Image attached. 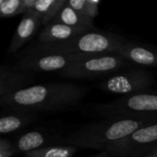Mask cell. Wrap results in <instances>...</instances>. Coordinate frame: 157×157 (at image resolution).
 Masks as SVG:
<instances>
[{
    "mask_svg": "<svg viewBox=\"0 0 157 157\" xmlns=\"http://www.w3.org/2000/svg\"><path fill=\"white\" fill-rule=\"evenodd\" d=\"M87 90L86 86L72 83L36 85L1 98L0 106L6 110L60 111L76 106Z\"/></svg>",
    "mask_w": 157,
    "mask_h": 157,
    "instance_id": "1",
    "label": "cell"
},
{
    "mask_svg": "<svg viewBox=\"0 0 157 157\" xmlns=\"http://www.w3.org/2000/svg\"><path fill=\"white\" fill-rule=\"evenodd\" d=\"M157 122V115H130L107 117L89 123L59 140L61 145L106 151L111 144L133 133L138 129Z\"/></svg>",
    "mask_w": 157,
    "mask_h": 157,
    "instance_id": "2",
    "label": "cell"
},
{
    "mask_svg": "<svg viewBox=\"0 0 157 157\" xmlns=\"http://www.w3.org/2000/svg\"><path fill=\"white\" fill-rule=\"evenodd\" d=\"M127 41L128 40L121 35L95 29L63 42L39 43L26 50L25 55L117 54Z\"/></svg>",
    "mask_w": 157,
    "mask_h": 157,
    "instance_id": "3",
    "label": "cell"
},
{
    "mask_svg": "<svg viewBox=\"0 0 157 157\" xmlns=\"http://www.w3.org/2000/svg\"><path fill=\"white\" fill-rule=\"evenodd\" d=\"M132 65L119 54H75V60L59 74L70 79L108 78Z\"/></svg>",
    "mask_w": 157,
    "mask_h": 157,
    "instance_id": "4",
    "label": "cell"
},
{
    "mask_svg": "<svg viewBox=\"0 0 157 157\" xmlns=\"http://www.w3.org/2000/svg\"><path fill=\"white\" fill-rule=\"evenodd\" d=\"M94 111L104 118L130 115H157V91L121 97L108 103L97 104Z\"/></svg>",
    "mask_w": 157,
    "mask_h": 157,
    "instance_id": "5",
    "label": "cell"
},
{
    "mask_svg": "<svg viewBox=\"0 0 157 157\" xmlns=\"http://www.w3.org/2000/svg\"><path fill=\"white\" fill-rule=\"evenodd\" d=\"M153 84L154 77L149 72L144 69H131L105 78L98 86L105 92L127 97L150 91Z\"/></svg>",
    "mask_w": 157,
    "mask_h": 157,
    "instance_id": "6",
    "label": "cell"
},
{
    "mask_svg": "<svg viewBox=\"0 0 157 157\" xmlns=\"http://www.w3.org/2000/svg\"><path fill=\"white\" fill-rule=\"evenodd\" d=\"M157 143V122L144 126L131 135L109 145L106 151L112 157H136Z\"/></svg>",
    "mask_w": 157,
    "mask_h": 157,
    "instance_id": "7",
    "label": "cell"
},
{
    "mask_svg": "<svg viewBox=\"0 0 157 157\" xmlns=\"http://www.w3.org/2000/svg\"><path fill=\"white\" fill-rule=\"evenodd\" d=\"M75 60V54L70 55H25L20 58L16 66L31 72H58L60 73Z\"/></svg>",
    "mask_w": 157,
    "mask_h": 157,
    "instance_id": "8",
    "label": "cell"
},
{
    "mask_svg": "<svg viewBox=\"0 0 157 157\" xmlns=\"http://www.w3.org/2000/svg\"><path fill=\"white\" fill-rule=\"evenodd\" d=\"M33 73L17 66L2 65L0 69V98L29 87L33 82Z\"/></svg>",
    "mask_w": 157,
    "mask_h": 157,
    "instance_id": "9",
    "label": "cell"
},
{
    "mask_svg": "<svg viewBox=\"0 0 157 157\" xmlns=\"http://www.w3.org/2000/svg\"><path fill=\"white\" fill-rule=\"evenodd\" d=\"M40 25L41 17L33 9L27 11L23 15L13 35V38L7 49V53L11 54L17 52V50H19L29 40L33 38Z\"/></svg>",
    "mask_w": 157,
    "mask_h": 157,
    "instance_id": "10",
    "label": "cell"
},
{
    "mask_svg": "<svg viewBox=\"0 0 157 157\" xmlns=\"http://www.w3.org/2000/svg\"><path fill=\"white\" fill-rule=\"evenodd\" d=\"M117 54L131 63L157 68V49L142 43L127 41Z\"/></svg>",
    "mask_w": 157,
    "mask_h": 157,
    "instance_id": "11",
    "label": "cell"
},
{
    "mask_svg": "<svg viewBox=\"0 0 157 157\" xmlns=\"http://www.w3.org/2000/svg\"><path fill=\"white\" fill-rule=\"evenodd\" d=\"M91 31L86 29L70 27L62 23L52 22L44 27L39 35V42L40 44H52L68 40L80 34Z\"/></svg>",
    "mask_w": 157,
    "mask_h": 157,
    "instance_id": "12",
    "label": "cell"
},
{
    "mask_svg": "<svg viewBox=\"0 0 157 157\" xmlns=\"http://www.w3.org/2000/svg\"><path fill=\"white\" fill-rule=\"evenodd\" d=\"M7 111L9 114L3 115L0 120V133L3 135L17 132L32 124L39 119L37 112L19 110Z\"/></svg>",
    "mask_w": 157,
    "mask_h": 157,
    "instance_id": "13",
    "label": "cell"
},
{
    "mask_svg": "<svg viewBox=\"0 0 157 157\" xmlns=\"http://www.w3.org/2000/svg\"><path fill=\"white\" fill-rule=\"evenodd\" d=\"M52 141V138L49 135L48 132L37 130L19 135L16 140L13 141V144L17 155L20 153L26 154L48 146L47 144Z\"/></svg>",
    "mask_w": 157,
    "mask_h": 157,
    "instance_id": "14",
    "label": "cell"
},
{
    "mask_svg": "<svg viewBox=\"0 0 157 157\" xmlns=\"http://www.w3.org/2000/svg\"><path fill=\"white\" fill-rule=\"evenodd\" d=\"M52 22L62 23L74 28L95 30L94 20L81 15L80 13L73 9L70 6H68V4H66L63 7V9L59 12Z\"/></svg>",
    "mask_w": 157,
    "mask_h": 157,
    "instance_id": "15",
    "label": "cell"
},
{
    "mask_svg": "<svg viewBox=\"0 0 157 157\" xmlns=\"http://www.w3.org/2000/svg\"><path fill=\"white\" fill-rule=\"evenodd\" d=\"M77 148L71 145H48L25 154V157H73Z\"/></svg>",
    "mask_w": 157,
    "mask_h": 157,
    "instance_id": "16",
    "label": "cell"
},
{
    "mask_svg": "<svg viewBox=\"0 0 157 157\" xmlns=\"http://www.w3.org/2000/svg\"><path fill=\"white\" fill-rule=\"evenodd\" d=\"M26 12L23 0H0V16L2 17L24 15Z\"/></svg>",
    "mask_w": 157,
    "mask_h": 157,
    "instance_id": "17",
    "label": "cell"
},
{
    "mask_svg": "<svg viewBox=\"0 0 157 157\" xmlns=\"http://www.w3.org/2000/svg\"><path fill=\"white\" fill-rule=\"evenodd\" d=\"M57 0H36L33 10L36 11L42 19V17H45L54 6Z\"/></svg>",
    "mask_w": 157,
    "mask_h": 157,
    "instance_id": "18",
    "label": "cell"
},
{
    "mask_svg": "<svg viewBox=\"0 0 157 157\" xmlns=\"http://www.w3.org/2000/svg\"><path fill=\"white\" fill-rule=\"evenodd\" d=\"M17 155L13 141H10L7 138L0 139V157H12Z\"/></svg>",
    "mask_w": 157,
    "mask_h": 157,
    "instance_id": "19",
    "label": "cell"
},
{
    "mask_svg": "<svg viewBox=\"0 0 157 157\" xmlns=\"http://www.w3.org/2000/svg\"><path fill=\"white\" fill-rule=\"evenodd\" d=\"M67 4L81 15L90 18L87 14V0H68Z\"/></svg>",
    "mask_w": 157,
    "mask_h": 157,
    "instance_id": "20",
    "label": "cell"
},
{
    "mask_svg": "<svg viewBox=\"0 0 157 157\" xmlns=\"http://www.w3.org/2000/svg\"><path fill=\"white\" fill-rule=\"evenodd\" d=\"M99 4V0H87V14L90 18L94 19L96 17H98Z\"/></svg>",
    "mask_w": 157,
    "mask_h": 157,
    "instance_id": "21",
    "label": "cell"
},
{
    "mask_svg": "<svg viewBox=\"0 0 157 157\" xmlns=\"http://www.w3.org/2000/svg\"><path fill=\"white\" fill-rule=\"evenodd\" d=\"M144 157H157V147L154 148L150 153H148Z\"/></svg>",
    "mask_w": 157,
    "mask_h": 157,
    "instance_id": "22",
    "label": "cell"
},
{
    "mask_svg": "<svg viewBox=\"0 0 157 157\" xmlns=\"http://www.w3.org/2000/svg\"><path fill=\"white\" fill-rule=\"evenodd\" d=\"M91 157H109V153H108L107 151H103V152L99 153L98 155H94V156H91Z\"/></svg>",
    "mask_w": 157,
    "mask_h": 157,
    "instance_id": "23",
    "label": "cell"
}]
</instances>
